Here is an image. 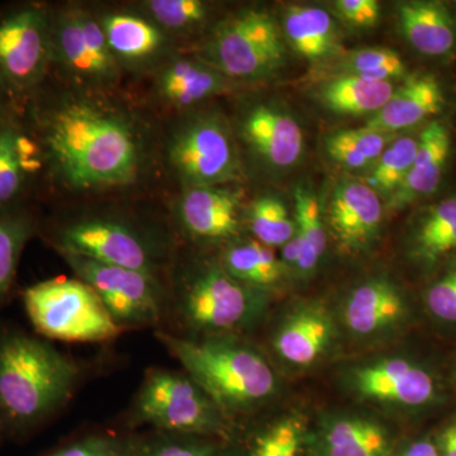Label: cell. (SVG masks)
Listing matches in <instances>:
<instances>
[{"instance_id":"6da1fadb","label":"cell","mask_w":456,"mask_h":456,"mask_svg":"<svg viewBox=\"0 0 456 456\" xmlns=\"http://www.w3.org/2000/svg\"><path fill=\"white\" fill-rule=\"evenodd\" d=\"M40 145L46 175L65 188L102 191L141 178L145 140L137 123L101 98L50 94L44 86L20 106Z\"/></svg>"},{"instance_id":"7a4b0ae2","label":"cell","mask_w":456,"mask_h":456,"mask_svg":"<svg viewBox=\"0 0 456 456\" xmlns=\"http://www.w3.org/2000/svg\"><path fill=\"white\" fill-rule=\"evenodd\" d=\"M77 365L49 342L0 329V421L3 430H26L68 399Z\"/></svg>"},{"instance_id":"3957f363","label":"cell","mask_w":456,"mask_h":456,"mask_svg":"<svg viewBox=\"0 0 456 456\" xmlns=\"http://www.w3.org/2000/svg\"><path fill=\"white\" fill-rule=\"evenodd\" d=\"M158 338L218 407L254 406L275 391L277 380L272 368L245 345L191 341L167 334Z\"/></svg>"},{"instance_id":"277c9868","label":"cell","mask_w":456,"mask_h":456,"mask_svg":"<svg viewBox=\"0 0 456 456\" xmlns=\"http://www.w3.org/2000/svg\"><path fill=\"white\" fill-rule=\"evenodd\" d=\"M23 305L36 331L53 340L101 342L122 331L98 294L80 279L33 284L23 292Z\"/></svg>"},{"instance_id":"5b68a950","label":"cell","mask_w":456,"mask_h":456,"mask_svg":"<svg viewBox=\"0 0 456 456\" xmlns=\"http://www.w3.org/2000/svg\"><path fill=\"white\" fill-rule=\"evenodd\" d=\"M284 40L281 25L268 11L242 9L218 25L200 57L224 77L263 80L283 68Z\"/></svg>"},{"instance_id":"8992f818","label":"cell","mask_w":456,"mask_h":456,"mask_svg":"<svg viewBox=\"0 0 456 456\" xmlns=\"http://www.w3.org/2000/svg\"><path fill=\"white\" fill-rule=\"evenodd\" d=\"M51 66V12L37 3L0 11V89L23 103L44 86Z\"/></svg>"},{"instance_id":"52a82bcc","label":"cell","mask_w":456,"mask_h":456,"mask_svg":"<svg viewBox=\"0 0 456 456\" xmlns=\"http://www.w3.org/2000/svg\"><path fill=\"white\" fill-rule=\"evenodd\" d=\"M169 161L187 189L221 187L242 176L230 128L213 114L198 116L176 130L170 141Z\"/></svg>"},{"instance_id":"ba28073f","label":"cell","mask_w":456,"mask_h":456,"mask_svg":"<svg viewBox=\"0 0 456 456\" xmlns=\"http://www.w3.org/2000/svg\"><path fill=\"white\" fill-rule=\"evenodd\" d=\"M90 86L118 77V61L108 47L101 23L80 8L51 13V65Z\"/></svg>"},{"instance_id":"9c48e42d","label":"cell","mask_w":456,"mask_h":456,"mask_svg":"<svg viewBox=\"0 0 456 456\" xmlns=\"http://www.w3.org/2000/svg\"><path fill=\"white\" fill-rule=\"evenodd\" d=\"M60 254L80 281L98 294L119 326L151 323L160 316V289L151 274L110 265L80 255Z\"/></svg>"},{"instance_id":"30bf717a","label":"cell","mask_w":456,"mask_h":456,"mask_svg":"<svg viewBox=\"0 0 456 456\" xmlns=\"http://www.w3.org/2000/svg\"><path fill=\"white\" fill-rule=\"evenodd\" d=\"M217 407L191 378L154 370L141 388L136 412L142 421L167 430L204 432L220 425Z\"/></svg>"},{"instance_id":"8fae6325","label":"cell","mask_w":456,"mask_h":456,"mask_svg":"<svg viewBox=\"0 0 456 456\" xmlns=\"http://www.w3.org/2000/svg\"><path fill=\"white\" fill-rule=\"evenodd\" d=\"M59 253L89 257L152 275L154 255L134 228L112 220H86L61 228L53 240Z\"/></svg>"},{"instance_id":"7c38bea8","label":"cell","mask_w":456,"mask_h":456,"mask_svg":"<svg viewBox=\"0 0 456 456\" xmlns=\"http://www.w3.org/2000/svg\"><path fill=\"white\" fill-rule=\"evenodd\" d=\"M182 312L191 326L224 331L248 320L253 298L226 270L212 265L198 273L185 287Z\"/></svg>"},{"instance_id":"4fadbf2b","label":"cell","mask_w":456,"mask_h":456,"mask_svg":"<svg viewBox=\"0 0 456 456\" xmlns=\"http://www.w3.org/2000/svg\"><path fill=\"white\" fill-rule=\"evenodd\" d=\"M382 220V200L369 185L356 180L336 184L327 204V224L342 248H367L378 236Z\"/></svg>"},{"instance_id":"5bb4252c","label":"cell","mask_w":456,"mask_h":456,"mask_svg":"<svg viewBox=\"0 0 456 456\" xmlns=\"http://www.w3.org/2000/svg\"><path fill=\"white\" fill-rule=\"evenodd\" d=\"M355 386L364 397L408 408L428 406L439 393L437 380L428 369L402 358L359 369Z\"/></svg>"},{"instance_id":"9a60e30c","label":"cell","mask_w":456,"mask_h":456,"mask_svg":"<svg viewBox=\"0 0 456 456\" xmlns=\"http://www.w3.org/2000/svg\"><path fill=\"white\" fill-rule=\"evenodd\" d=\"M241 130L248 145L270 167L288 169L301 159V126L279 108L266 104L251 108L245 114Z\"/></svg>"},{"instance_id":"2e32d148","label":"cell","mask_w":456,"mask_h":456,"mask_svg":"<svg viewBox=\"0 0 456 456\" xmlns=\"http://www.w3.org/2000/svg\"><path fill=\"white\" fill-rule=\"evenodd\" d=\"M452 134L445 123L432 121L419 136L416 158L403 184L389 198V209L401 211L439 189L450 154Z\"/></svg>"},{"instance_id":"e0dca14e","label":"cell","mask_w":456,"mask_h":456,"mask_svg":"<svg viewBox=\"0 0 456 456\" xmlns=\"http://www.w3.org/2000/svg\"><path fill=\"white\" fill-rule=\"evenodd\" d=\"M444 107L445 95L439 80L430 74L413 75L395 88L388 103L369 119L365 127L395 134L436 116Z\"/></svg>"},{"instance_id":"ac0fdd59","label":"cell","mask_w":456,"mask_h":456,"mask_svg":"<svg viewBox=\"0 0 456 456\" xmlns=\"http://www.w3.org/2000/svg\"><path fill=\"white\" fill-rule=\"evenodd\" d=\"M241 194L221 187L189 188L179 204V216L191 235L222 240L239 231Z\"/></svg>"},{"instance_id":"d6986e66","label":"cell","mask_w":456,"mask_h":456,"mask_svg":"<svg viewBox=\"0 0 456 456\" xmlns=\"http://www.w3.org/2000/svg\"><path fill=\"white\" fill-rule=\"evenodd\" d=\"M398 23L408 44L421 55L445 57L456 50V20L444 3L434 0L401 3Z\"/></svg>"},{"instance_id":"ffe728a7","label":"cell","mask_w":456,"mask_h":456,"mask_svg":"<svg viewBox=\"0 0 456 456\" xmlns=\"http://www.w3.org/2000/svg\"><path fill=\"white\" fill-rule=\"evenodd\" d=\"M401 292L387 281H370L351 292L345 321L356 335H373L395 326L406 314Z\"/></svg>"},{"instance_id":"44dd1931","label":"cell","mask_w":456,"mask_h":456,"mask_svg":"<svg viewBox=\"0 0 456 456\" xmlns=\"http://www.w3.org/2000/svg\"><path fill=\"white\" fill-rule=\"evenodd\" d=\"M285 41L303 59L322 61L340 50L334 18L314 5H292L285 9L281 23Z\"/></svg>"},{"instance_id":"7402d4cb","label":"cell","mask_w":456,"mask_h":456,"mask_svg":"<svg viewBox=\"0 0 456 456\" xmlns=\"http://www.w3.org/2000/svg\"><path fill=\"white\" fill-rule=\"evenodd\" d=\"M456 253V196L426 207L413 224L410 256L430 269Z\"/></svg>"},{"instance_id":"603a6c76","label":"cell","mask_w":456,"mask_h":456,"mask_svg":"<svg viewBox=\"0 0 456 456\" xmlns=\"http://www.w3.org/2000/svg\"><path fill=\"white\" fill-rule=\"evenodd\" d=\"M332 323L322 308L305 307L288 318L275 338V350L294 365L316 362L331 342Z\"/></svg>"},{"instance_id":"cb8c5ba5","label":"cell","mask_w":456,"mask_h":456,"mask_svg":"<svg viewBox=\"0 0 456 456\" xmlns=\"http://www.w3.org/2000/svg\"><path fill=\"white\" fill-rule=\"evenodd\" d=\"M158 89L171 106L191 107L224 92L226 77L203 61L176 60L161 71Z\"/></svg>"},{"instance_id":"d4e9b609","label":"cell","mask_w":456,"mask_h":456,"mask_svg":"<svg viewBox=\"0 0 456 456\" xmlns=\"http://www.w3.org/2000/svg\"><path fill=\"white\" fill-rule=\"evenodd\" d=\"M99 23L116 60L142 62L163 50L164 33L145 18L130 13H110Z\"/></svg>"},{"instance_id":"484cf974","label":"cell","mask_w":456,"mask_h":456,"mask_svg":"<svg viewBox=\"0 0 456 456\" xmlns=\"http://www.w3.org/2000/svg\"><path fill=\"white\" fill-rule=\"evenodd\" d=\"M392 82H373L353 75H340L323 84L318 98L327 110L338 114H375L392 98Z\"/></svg>"},{"instance_id":"4316f807","label":"cell","mask_w":456,"mask_h":456,"mask_svg":"<svg viewBox=\"0 0 456 456\" xmlns=\"http://www.w3.org/2000/svg\"><path fill=\"white\" fill-rule=\"evenodd\" d=\"M36 231L37 221L27 206L0 212V305L13 289L20 256Z\"/></svg>"},{"instance_id":"83f0119b","label":"cell","mask_w":456,"mask_h":456,"mask_svg":"<svg viewBox=\"0 0 456 456\" xmlns=\"http://www.w3.org/2000/svg\"><path fill=\"white\" fill-rule=\"evenodd\" d=\"M388 452V435L369 419H340L326 434L325 456H387Z\"/></svg>"},{"instance_id":"f1b7e54d","label":"cell","mask_w":456,"mask_h":456,"mask_svg":"<svg viewBox=\"0 0 456 456\" xmlns=\"http://www.w3.org/2000/svg\"><path fill=\"white\" fill-rule=\"evenodd\" d=\"M20 108L0 128V212L26 207L25 194L31 178L22 167V155L18 151Z\"/></svg>"},{"instance_id":"f546056e","label":"cell","mask_w":456,"mask_h":456,"mask_svg":"<svg viewBox=\"0 0 456 456\" xmlns=\"http://www.w3.org/2000/svg\"><path fill=\"white\" fill-rule=\"evenodd\" d=\"M296 200V233L293 239L298 246L299 260L297 268L303 273L311 272L325 254L327 237L325 224L321 216L320 204L308 189L298 187Z\"/></svg>"},{"instance_id":"4dcf8cb0","label":"cell","mask_w":456,"mask_h":456,"mask_svg":"<svg viewBox=\"0 0 456 456\" xmlns=\"http://www.w3.org/2000/svg\"><path fill=\"white\" fill-rule=\"evenodd\" d=\"M393 140V134L362 127L330 134L325 146L332 160L347 169L356 170L375 164Z\"/></svg>"},{"instance_id":"1f68e13d","label":"cell","mask_w":456,"mask_h":456,"mask_svg":"<svg viewBox=\"0 0 456 456\" xmlns=\"http://www.w3.org/2000/svg\"><path fill=\"white\" fill-rule=\"evenodd\" d=\"M224 269L240 283L257 287L274 284L281 275L277 255L259 241L231 246L224 254Z\"/></svg>"},{"instance_id":"d6a6232c","label":"cell","mask_w":456,"mask_h":456,"mask_svg":"<svg viewBox=\"0 0 456 456\" xmlns=\"http://www.w3.org/2000/svg\"><path fill=\"white\" fill-rule=\"evenodd\" d=\"M419 137H399L387 146L369 174L367 185L379 197L391 198L403 184L416 158Z\"/></svg>"},{"instance_id":"836d02e7","label":"cell","mask_w":456,"mask_h":456,"mask_svg":"<svg viewBox=\"0 0 456 456\" xmlns=\"http://www.w3.org/2000/svg\"><path fill=\"white\" fill-rule=\"evenodd\" d=\"M248 218L251 232L268 248L284 246L296 233V222L277 197L257 198L248 209Z\"/></svg>"},{"instance_id":"e575fe53","label":"cell","mask_w":456,"mask_h":456,"mask_svg":"<svg viewBox=\"0 0 456 456\" xmlns=\"http://www.w3.org/2000/svg\"><path fill=\"white\" fill-rule=\"evenodd\" d=\"M342 75H353L373 82H392L404 77L406 65L395 51L373 47L355 51L341 65Z\"/></svg>"},{"instance_id":"d590c367","label":"cell","mask_w":456,"mask_h":456,"mask_svg":"<svg viewBox=\"0 0 456 456\" xmlns=\"http://www.w3.org/2000/svg\"><path fill=\"white\" fill-rule=\"evenodd\" d=\"M146 8L159 25L174 31L203 22L208 13L206 3L200 0H150Z\"/></svg>"},{"instance_id":"8d00e7d4","label":"cell","mask_w":456,"mask_h":456,"mask_svg":"<svg viewBox=\"0 0 456 456\" xmlns=\"http://www.w3.org/2000/svg\"><path fill=\"white\" fill-rule=\"evenodd\" d=\"M302 436L301 421L294 417L281 419L257 439L254 456H299Z\"/></svg>"},{"instance_id":"74e56055","label":"cell","mask_w":456,"mask_h":456,"mask_svg":"<svg viewBox=\"0 0 456 456\" xmlns=\"http://www.w3.org/2000/svg\"><path fill=\"white\" fill-rule=\"evenodd\" d=\"M425 305L437 322L456 326V266L432 281L426 290Z\"/></svg>"},{"instance_id":"f35d334b","label":"cell","mask_w":456,"mask_h":456,"mask_svg":"<svg viewBox=\"0 0 456 456\" xmlns=\"http://www.w3.org/2000/svg\"><path fill=\"white\" fill-rule=\"evenodd\" d=\"M336 11L351 26L370 28L380 20V5L377 0H338Z\"/></svg>"},{"instance_id":"ab89813d","label":"cell","mask_w":456,"mask_h":456,"mask_svg":"<svg viewBox=\"0 0 456 456\" xmlns=\"http://www.w3.org/2000/svg\"><path fill=\"white\" fill-rule=\"evenodd\" d=\"M51 456H117L112 441L94 437L69 446Z\"/></svg>"},{"instance_id":"60d3db41","label":"cell","mask_w":456,"mask_h":456,"mask_svg":"<svg viewBox=\"0 0 456 456\" xmlns=\"http://www.w3.org/2000/svg\"><path fill=\"white\" fill-rule=\"evenodd\" d=\"M208 450L194 448V446L173 445L161 449L151 456H208Z\"/></svg>"},{"instance_id":"b9f144b4","label":"cell","mask_w":456,"mask_h":456,"mask_svg":"<svg viewBox=\"0 0 456 456\" xmlns=\"http://www.w3.org/2000/svg\"><path fill=\"white\" fill-rule=\"evenodd\" d=\"M440 445V456H456V422L444 430Z\"/></svg>"},{"instance_id":"7bdbcfd3","label":"cell","mask_w":456,"mask_h":456,"mask_svg":"<svg viewBox=\"0 0 456 456\" xmlns=\"http://www.w3.org/2000/svg\"><path fill=\"white\" fill-rule=\"evenodd\" d=\"M401 456H440V454L432 441L426 439L416 441Z\"/></svg>"},{"instance_id":"ee69618b","label":"cell","mask_w":456,"mask_h":456,"mask_svg":"<svg viewBox=\"0 0 456 456\" xmlns=\"http://www.w3.org/2000/svg\"><path fill=\"white\" fill-rule=\"evenodd\" d=\"M17 103L4 90L0 89V128L11 118L12 114L16 112Z\"/></svg>"},{"instance_id":"f6af8a7d","label":"cell","mask_w":456,"mask_h":456,"mask_svg":"<svg viewBox=\"0 0 456 456\" xmlns=\"http://www.w3.org/2000/svg\"><path fill=\"white\" fill-rule=\"evenodd\" d=\"M3 431V428H2V421H0V432Z\"/></svg>"}]
</instances>
